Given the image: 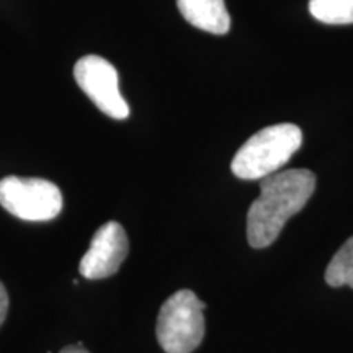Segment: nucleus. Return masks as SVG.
I'll return each mask as SVG.
<instances>
[{
  "instance_id": "obj_8",
  "label": "nucleus",
  "mask_w": 353,
  "mask_h": 353,
  "mask_svg": "<svg viewBox=\"0 0 353 353\" xmlns=\"http://www.w3.org/2000/svg\"><path fill=\"white\" fill-rule=\"evenodd\" d=\"M309 12L322 23H353V0H309Z\"/></svg>"
},
{
  "instance_id": "obj_9",
  "label": "nucleus",
  "mask_w": 353,
  "mask_h": 353,
  "mask_svg": "<svg viewBox=\"0 0 353 353\" xmlns=\"http://www.w3.org/2000/svg\"><path fill=\"white\" fill-rule=\"evenodd\" d=\"M325 281L330 286H350L353 288V236L335 252L325 270Z\"/></svg>"
},
{
  "instance_id": "obj_3",
  "label": "nucleus",
  "mask_w": 353,
  "mask_h": 353,
  "mask_svg": "<svg viewBox=\"0 0 353 353\" xmlns=\"http://www.w3.org/2000/svg\"><path fill=\"white\" fill-rule=\"evenodd\" d=\"M206 304L192 290H180L162 304L156 335L165 353H192L205 337Z\"/></svg>"
},
{
  "instance_id": "obj_11",
  "label": "nucleus",
  "mask_w": 353,
  "mask_h": 353,
  "mask_svg": "<svg viewBox=\"0 0 353 353\" xmlns=\"http://www.w3.org/2000/svg\"><path fill=\"white\" fill-rule=\"evenodd\" d=\"M59 353H88V352L85 350V348H82L81 345H69V347L63 348Z\"/></svg>"
},
{
  "instance_id": "obj_2",
  "label": "nucleus",
  "mask_w": 353,
  "mask_h": 353,
  "mask_svg": "<svg viewBox=\"0 0 353 353\" xmlns=\"http://www.w3.org/2000/svg\"><path fill=\"white\" fill-rule=\"evenodd\" d=\"M303 132L291 123L267 126L241 145L231 170L237 179L262 180L276 174L301 148Z\"/></svg>"
},
{
  "instance_id": "obj_5",
  "label": "nucleus",
  "mask_w": 353,
  "mask_h": 353,
  "mask_svg": "<svg viewBox=\"0 0 353 353\" xmlns=\"http://www.w3.org/2000/svg\"><path fill=\"white\" fill-rule=\"evenodd\" d=\"M74 77L100 112L114 120L130 117V105L120 92L118 70L105 57L97 54L81 57L74 65Z\"/></svg>"
},
{
  "instance_id": "obj_7",
  "label": "nucleus",
  "mask_w": 353,
  "mask_h": 353,
  "mask_svg": "<svg viewBox=\"0 0 353 353\" xmlns=\"http://www.w3.org/2000/svg\"><path fill=\"white\" fill-rule=\"evenodd\" d=\"M183 19L211 34H226L231 28V17L224 0H176Z\"/></svg>"
},
{
  "instance_id": "obj_10",
  "label": "nucleus",
  "mask_w": 353,
  "mask_h": 353,
  "mask_svg": "<svg viewBox=\"0 0 353 353\" xmlns=\"http://www.w3.org/2000/svg\"><path fill=\"white\" fill-rule=\"evenodd\" d=\"M8 293L6 290V286L2 285V281H0V325L3 324V321H6L7 317V312H8Z\"/></svg>"
},
{
  "instance_id": "obj_1",
  "label": "nucleus",
  "mask_w": 353,
  "mask_h": 353,
  "mask_svg": "<svg viewBox=\"0 0 353 353\" xmlns=\"http://www.w3.org/2000/svg\"><path fill=\"white\" fill-rule=\"evenodd\" d=\"M316 190V175L307 169H290L260 180V195L247 213V241L254 249L272 245L286 221L298 214Z\"/></svg>"
},
{
  "instance_id": "obj_6",
  "label": "nucleus",
  "mask_w": 353,
  "mask_h": 353,
  "mask_svg": "<svg viewBox=\"0 0 353 353\" xmlns=\"http://www.w3.org/2000/svg\"><path fill=\"white\" fill-rule=\"evenodd\" d=\"M130 252L126 231L117 221H108L92 237L85 255L79 265V272L87 280H101L120 270Z\"/></svg>"
},
{
  "instance_id": "obj_4",
  "label": "nucleus",
  "mask_w": 353,
  "mask_h": 353,
  "mask_svg": "<svg viewBox=\"0 0 353 353\" xmlns=\"http://www.w3.org/2000/svg\"><path fill=\"white\" fill-rule=\"evenodd\" d=\"M0 205L15 218L51 221L63 211V193L50 180L10 175L0 180Z\"/></svg>"
}]
</instances>
